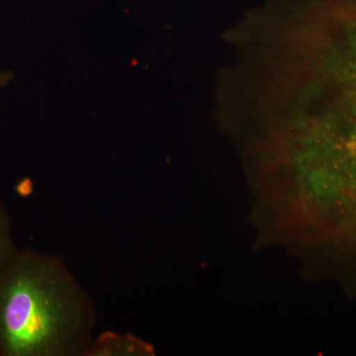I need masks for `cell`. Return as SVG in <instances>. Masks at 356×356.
Instances as JSON below:
<instances>
[{
    "label": "cell",
    "mask_w": 356,
    "mask_h": 356,
    "mask_svg": "<svg viewBox=\"0 0 356 356\" xmlns=\"http://www.w3.org/2000/svg\"><path fill=\"white\" fill-rule=\"evenodd\" d=\"M17 252L10 215L6 206L0 203V273Z\"/></svg>",
    "instance_id": "cell-3"
},
{
    "label": "cell",
    "mask_w": 356,
    "mask_h": 356,
    "mask_svg": "<svg viewBox=\"0 0 356 356\" xmlns=\"http://www.w3.org/2000/svg\"><path fill=\"white\" fill-rule=\"evenodd\" d=\"M151 344L132 334L107 332L89 346L86 355L90 356H147L154 355Z\"/></svg>",
    "instance_id": "cell-2"
},
{
    "label": "cell",
    "mask_w": 356,
    "mask_h": 356,
    "mask_svg": "<svg viewBox=\"0 0 356 356\" xmlns=\"http://www.w3.org/2000/svg\"><path fill=\"white\" fill-rule=\"evenodd\" d=\"M334 193H341L356 203V158L350 159L339 168L337 173Z\"/></svg>",
    "instance_id": "cell-4"
},
{
    "label": "cell",
    "mask_w": 356,
    "mask_h": 356,
    "mask_svg": "<svg viewBox=\"0 0 356 356\" xmlns=\"http://www.w3.org/2000/svg\"><path fill=\"white\" fill-rule=\"evenodd\" d=\"M95 310L55 257L18 250L0 273V355H86Z\"/></svg>",
    "instance_id": "cell-1"
},
{
    "label": "cell",
    "mask_w": 356,
    "mask_h": 356,
    "mask_svg": "<svg viewBox=\"0 0 356 356\" xmlns=\"http://www.w3.org/2000/svg\"><path fill=\"white\" fill-rule=\"evenodd\" d=\"M13 79V72H0V89L3 88Z\"/></svg>",
    "instance_id": "cell-5"
}]
</instances>
